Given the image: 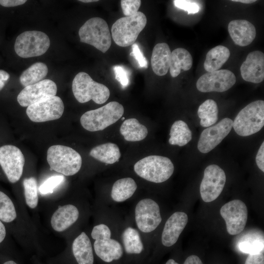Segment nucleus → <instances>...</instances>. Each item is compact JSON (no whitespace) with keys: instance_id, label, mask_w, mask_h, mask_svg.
Masks as SVG:
<instances>
[{"instance_id":"nucleus-1","label":"nucleus","mask_w":264,"mask_h":264,"mask_svg":"<svg viewBox=\"0 0 264 264\" xmlns=\"http://www.w3.org/2000/svg\"><path fill=\"white\" fill-rule=\"evenodd\" d=\"M124 112V107L121 104L112 101L97 109L85 112L80 118V123L87 131H102L117 122Z\"/></svg>"},{"instance_id":"nucleus-2","label":"nucleus","mask_w":264,"mask_h":264,"mask_svg":"<svg viewBox=\"0 0 264 264\" xmlns=\"http://www.w3.org/2000/svg\"><path fill=\"white\" fill-rule=\"evenodd\" d=\"M145 15L138 11L134 15L120 18L111 26V36L118 46L132 45L147 23Z\"/></svg>"},{"instance_id":"nucleus-3","label":"nucleus","mask_w":264,"mask_h":264,"mask_svg":"<svg viewBox=\"0 0 264 264\" xmlns=\"http://www.w3.org/2000/svg\"><path fill=\"white\" fill-rule=\"evenodd\" d=\"M134 170L138 176L144 179L152 182L161 183L171 176L174 166L169 158L152 155L136 162Z\"/></svg>"},{"instance_id":"nucleus-4","label":"nucleus","mask_w":264,"mask_h":264,"mask_svg":"<svg viewBox=\"0 0 264 264\" xmlns=\"http://www.w3.org/2000/svg\"><path fill=\"white\" fill-rule=\"evenodd\" d=\"M47 161L51 170L66 176L77 173L82 162V157L77 151L61 145H53L48 148Z\"/></svg>"},{"instance_id":"nucleus-5","label":"nucleus","mask_w":264,"mask_h":264,"mask_svg":"<svg viewBox=\"0 0 264 264\" xmlns=\"http://www.w3.org/2000/svg\"><path fill=\"white\" fill-rule=\"evenodd\" d=\"M72 90L76 99L81 103L90 100L102 104L109 99L110 91L105 85L94 81L86 72H79L74 78Z\"/></svg>"},{"instance_id":"nucleus-6","label":"nucleus","mask_w":264,"mask_h":264,"mask_svg":"<svg viewBox=\"0 0 264 264\" xmlns=\"http://www.w3.org/2000/svg\"><path fill=\"white\" fill-rule=\"evenodd\" d=\"M264 125V101L256 100L248 104L237 114L232 128L242 136L259 132Z\"/></svg>"},{"instance_id":"nucleus-7","label":"nucleus","mask_w":264,"mask_h":264,"mask_svg":"<svg viewBox=\"0 0 264 264\" xmlns=\"http://www.w3.org/2000/svg\"><path fill=\"white\" fill-rule=\"evenodd\" d=\"M80 42L95 47L103 53L111 44V36L107 22L99 17L87 21L79 30Z\"/></svg>"},{"instance_id":"nucleus-8","label":"nucleus","mask_w":264,"mask_h":264,"mask_svg":"<svg viewBox=\"0 0 264 264\" xmlns=\"http://www.w3.org/2000/svg\"><path fill=\"white\" fill-rule=\"evenodd\" d=\"M50 44V39L45 33L37 30L26 31L17 37L14 50L22 58L37 57L44 54Z\"/></svg>"},{"instance_id":"nucleus-9","label":"nucleus","mask_w":264,"mask_h":264,"mask_svg":"<svg viewBox=\"0 0 264 264\" xmlns=\"http://www.w3.org/2000/svg\"><path fill=\"white\" fill-rule=\"evenodd\" d=\"M64 111L62 100L57 96L44 98L28 106L26 112L35 122H44L60 118Z\"/></svg>"},{"instance_id":"nucleus-10","label":"nucleus","mask_w":264,"mask_h":264,"mask_svg":"<svg viewBox=\"0 0 264 264\" xmlns=\"http://www.w3.org/2000/svg\"><path fill=\"white\" fill-rule=\"evenodd\" d=\"M225 182V174L220 167L216 164L208 166L200 185L202 199L205 202L215 200L222 191Z\"/></svg>"},{"instance_id":"nucleus-11","label":"nucleus","mask_w":264,"mask_h":264,"mask_svg":"<svg viewBox=\"0 0 264 264\" xmlns=\"http://www.w3.org/2000/svg\"><path fill=\"white\" fill-rule=\"evenodd\" d=\"M25 158L21 150L12 145L0 147V165L8 180L15 183L21 177Z\"/></svg>"},{"instance_id":"nucleus-12","label":"nucleus","mask_w":264,"mask_h":264,"mask_svg":"<svg viewBox=\"0 0 264 264\" xmlns=\"http://www.w3.org/2000/svg\"><path fill=\"white\" fill-rule=\"evenodd\" d=\"M220 214L230 235H237L243 230L247 220V209L242 200L234 199L225 203L221 207Z\"/></svg>"},{"instance_id":"nucleus-13","label":"nucleus","mask_w":264,"mask_h":264,"mask_svg":"<svg viewBox=\"0 0 264 264\" xmlns=\"http://www.w3.org/2000/svg\"><path fill=\"white\" fill-rule=\"evenodd\" d=\"M135 218L138 229L144 233L154 230L162 220L158 204L150 198L143 199L137 203Z\"/></svg>"},{"instance_id":"nucleus-14","label":"nucleus","mask_w":264,"mask_h":264,"mask_svg":"<svg viewBox=\"0 0 264 264\" xmlns=\"http://www.w3.org/2000/svg\"><path fill=\"white\" fill-rule=\"evenodd\" d=\"M236 81V76L232 71L220 69L201 76L196 83V87L202 92H221L232 88Z\"/></svg>"},{"instance_id":"nucleus-15","label":"nucleus","mask_w":264,"mask_h":264,"mask_svg":"<svg viewBox=\"0 0 264 264\" xmlns=\"http://www.w3.org/2000/svg\"><path fill=\"white\" fill-rule=\"evenodd\" d=\"M233 122L232 119L225 118L215 125L204 129L198 141V151L205 154L214 149L230 132Z\"/></svg>"},{"instance_id":"nucleus-16","label":"nucleus","mask_w":264,"mask_h":264,"mask_svg":"<svg viewBox=\"0 0 264 264\" xmlns=\"http://www.w3.org/2000/svg\"><path fill=\"white\" fill-rule=\"evenodd\" d=\"M57 87L50 79H44L24 87L17 96V101L23 107H28L44 98L56 96Z\"/></svg>"},{"instance_id":"nucleus-17","label":"nucleus","mask_w":264,"mask_h":264,"mask_svg":"<svg viewBox=\"0 0 264 264\" xmlns=\"http://www.w3.org/2000/svg\"><path fill=\"white\" fill-rule=\"evenodd\" d=\"M241 74L245 81L260 83L264 79V54L258 50L250 52L240 67Z\"/></svg>"},{"instance_id":"nucleus-18","label":"nucleus","mask_w":264,"mask_h":264,"mask_svg":"<svg viewBox=\"0 0 264 264\" xmlns=\"http://www.w3.org/2000/svg\"><path fill=\"white\" fill-rule=\"evenodd\" d=\"M188 216L182 212H176L167 220L161 236L163 245L170 247L177 242L188 222Z\"/></svg>"},{"instance_id":"nucleus-19","label":"nucleus","mask_w":264,"mask_h":264,"mask_svg":"<svg viewBox=\"0 0 264 264\" xmlns=\"http://www.w3.org/2000/svg\"><path fill=\"white\" fill-rule=\"evenodd\" d=\"M228 31L234 43L241 46L250 44L254 40L256 34L254 25L244 20L231 21L228 25Z\"/></svg>"},{"instance_id":"nucleus-20","label":"nucleus","mask_w":264,"mask_h":264,"mask_svg":"<svg viewBox=\"0 0 264 264\" xmlns=\"http://www.w3.org/2000/svg\"><path fill=\"white\" fill-rule=\"evenodd\" d=\"M94 250L97 256L106 264H111L120 260L124 254L121 244L117 241L109 239L95 240Z\"/></svg>"},{"instance_id":"nucleus-21","label":"nucleus","mask_w":264,"mask_h":264,"mask_svg":"<svg viewBox=\"0 0 264 264\" xmlns=\"http://www.w3.org/2000/svg\"><path fill=\"white\" fill-rule=\"evenodd\" d=\"M79 215L77 208L73 205L60 206L52 216L51 226L57 232L64 231L76 221Z\"/></svg>"},{"instance_id":"nucleus-22","label":"nucleus","mask_w":264,"mask_h":264,"mask_svg":"<svg viewBox=\"0 0 264 264\" xmlns=\"http://www.w3.org/2000/svg\"><path fill=\"white\" fill-rule=\"evenodd\" d=\"M171 51L168 44L161 43L153 48L151 66L154 72L159 76L167 74L170 68Z\"/></svg>"},{"instance_id":"nucleus-23","label":"nucleus","mask_w":264,"mask_h":264,"mask_svg":"<svg viewBox=\"0 0 264 264\" xmlns=\"http://www.w3.org/2000/svg\"><path fill=\"white\" fill-rule=\"evenodd\" d=\"M72 250L78 264H93L94 255L90 241L84 232L74 240Z\"/></svg>"},{"instance_id":"nucleus-24","label":"nucleus","mask_w":264,"mask_h":264,"mask_svg":"<svg viewBox=\"0 0 264 264\" xmlns=\"http://www.w3.org/2000/svg\"><path fill=\"white\" fill-rule=\"evenodd\" d=\"M89 155L95 159L107 164H112L119 161L121 153L118 146L113 143H106L92 148Z\"/></svg>"},{"instance_id":"nucleus-25","label":"nucleus","mask_w":264,"mask_h":264,"mask_svg":"<svg viewBox=\"0 0 264 264\" xmlns=\"http://www.w3.org/2000/svg\"><path fill=\"white\" fill-rule=\"evenodd\" d=\"M193 64L192 57L185 48H177L171 52L170 72L172 77H177L181 70H189Z\"/></svg>"},{"instance_id":"nucleus-26","label":"nucleus","mask_w":264,"mask_h":264,"mask_svg":"<svg viewBox=\"0 0 264 264\" xmlns=\"http://www.w3.org/2000/svg\"><path fill=\"white\" fill-rule=\"evenodd\" d=\"M230 52L228 48L223 45H218L211 49L206 56L203 66L208 72L220 70L228 60Z\"/></svg>"},{"instance_id":"nucleus-27","label":"nucleus","mask_w":264,"mask_h":264,"mask_svg":"<svg viewBox=\"0 0 264 264\" xmlns=\"http://www.w3.org/2000/svg\"><path fill=\"white\" fill-rule=\"evenodd\" d=\"M120 132L127 141L135 142L142 140L148 134L146 126L135 118L125 120L120 128Z\"/></svg>"},{"instance_id":"nucleus-28","label":"nucleus","mask_w":264,"mask_h":264,"mask_svg":"<svg viewBox=\"0 0 264 264\" xmlns=\"http://www.w3.org/2000/svg\"><path fill=\"white\" fill-rule=\"evenodd\" d=\"M264 235L262 232L253 231L243 235L238 242L242 252L256 254L264 251Z\"/></svg>"},{"instance_id":"nucleus-29","label":"nucleus","mask_w":264,"mask_h":264,"mask_svg":"<svg viewBox=\"0 0 264 264\" xmlns=\"http://www.w3.org/2000/svg\"><path fill=\"white\" fill-rule=\"evenodd\" d=\"M136 189V183L132 178L119 179L116 181L112 186L111 198L116 202H123L130 198Z\"/></svg>"},{"instance_id":"nucleus-30","label":"nucleus","mask_w":264,"mask_h":264,"mask_svg":"<svg viewBox=\"0 0 264 264\" xmlns=\"http://www.w3.org/2000/svg\"><path fill=\"white\" fill-rule=\"evenodd\" d=\"M47 73L48 67L46 64L37 62L22 72L20 81L22 86L26 87L43 80Z\"/></svg>"},{"instance_id":"nucleus-31","label":"nucleus","mask_w":264,"mask_h":264,"mask_svg":"<svg viewBox=\"0 0 264 264\" xmlns=\"http://www.w3.org/2000/svg\"><path fill=\"white\" fill-rule=\"evenodd\" d=\"M122 242L125 252L129 255H139L143 249V244L139 232L135 229L128 227L123 231Z\"/></svg>"},{"instance_id":"nucleus-32","label":"nucleus","mask_w":264,"mask_h":264,"mask_svg":"<svg viewBox=\"0 0 264 264\" xmlns=\"http://www.w3.org/2000/svg\"><path fill=\"white\" fill-rule=\"evenodd\" d=\"M169 143L172 145L183 146L192 139V132L187 124L182 120L176 121L172 125Z\"/></svg>"},{"instance_id":"nucleus-33","label":"nucleus","mask_w":264,"mask_h":264,"mask_svg":"<svg viewBox=\"0 0 264 264\" xmlns=\"http://www.w3.org/2000/svg\"><path fill=\"white\" fill-rule=\"evenodd\" d=\"M219 109L216 102L212 99H207L198 107V115L200 119V125L203 127H209L218 120Z\"/></svg>"},{"instance_id":"nucleus-34","label":"nucleus","mask_w":264,"mask_h":264,"mask_svg":"<svg viewBox=\"0 0 264 264\" xmlns=\"http://www.w3.org/2000/svg\"><path fill=\"white\" fill-rule=\"evenodd\" d=\"M24 197L27 205L31 208L37 207L38 202L37 182L34 177L25 178L23 181Z\"/></svg>"},{"instance_id":"nucleus-35","label":"nucleus","mask_w":264,"mask_h":264,"mask_svg":"<svg viewBox=\"0 0 264 264\" xmlns=\"http://www.w3.org/2000/svg\"><path fill=\"white\" fill-rule=\"evenodd\" d=\"M16 217V209L11 199L0 191V220L5 222H10Z\"/></svg>"},{"instance_id":"nucleus-36","label":"nucleus","mask_w":264,"mask_h":264,"mask_svg":"<svg viewBox=\"0 0 264 264\" xmlns=\"http://www.w3.org/2000/svg\"><path fill=\"white\" fill-rule=\"evenodd\" d=\"M64 176L61 175L52 176L45 180L39 187L41 194H51L54 190L64 180Z\"/></svg>"},{"instance_id":"nucleus-37","label":"nucleus","mask_w":264,"mask_h":264,"mask_svg":"<svg viewBox=\"0 0 264 264\" xmlns=\"http://www.w3.org/2000/svg\"><path fill=\"white\" fill-rule=\"evenodd\" d=\"M121 6L125 17L131 16L138 12L141 1L140 0H121Z\"/></svg>"},{"instance_id":"nucleus-38","label":"nucleus","mask_w":264,"mask_h":264,"mask_svg":"<svg viewBox=\"0 0 264 264\" xmlns=\"http://www.w3.org/2000/svg\"><path fill=\"white\" fill-rule=\"evenodd\" d=\"M173 2L176 7L187 12L188 14L197 13L200 10L199 4L196 1L175 0Z\"/></svg>"},{"instance_id":"nucleus-39","label":"nucleus","mask_w":264,"mask_h":264,"mask_svg":"<svg viewBox=\"0 0 264 264\" xmlns=\"http://www.w3.org/2000/svg\"><path fill=\"white\" fill-rule=\"evenodd\" d=\"M91 236L95 240H107L110 238L111 232L107 225L100 224L93 228Z\"/></svg>"},{"instance_id":"nucleus-40","label":"nucleus","mask_w":264,"mask_h":264,"mask_svg":"<svg viewBox=\"0 0 264 264\" xmlns=\"http://www.w3.org/2000/svg\"><path fill=\"white\" fill-rule=\"evenodd\" d=\"M115 79L123 88L127 87L129 83V77L127 70L122 66L116 65L113 67Z\"/></svg>"},{"instance_id":"nucleus-41","label":"nucleus","mask_w":264,"mask_h":264,"mask_svg":"<svg viewBox=\"0 0 264 264\" xmlns=\"http://www.w3.org/2000/svg\"><path fill=\"white\" fill-rule=\"evenodd\" d=\"M132 48L131 55L135 58L141 67L147 68L148 66L147 60L141 52L138 44L136 43H134L132 45Z\"/></svg>"},{"instance_id":"nucleus-42","label":"nucleus","mask_w":264,"mask_h":264,"mask_svg":"<svg viewBox=\"0 0 264 264\" xmlns=\"http://www.w3.org/2000/svg\"><path fill=\"white\" fill-rule=\"evenodd\" d=\"M244 264H264V251L256 254H249Z\"/></svg>"},{"instance_id":"nucleus-43","label":"nucleus","mask_w":264,"mask_h":264,"mask_svg":"<svg viewBox=\"0 0 264 264\" xmlns=\"http://www.w3.org/2000/svg\"><path fill=\"white\" fill-rule=\"evenodd\" d=\"M256 162L258 168L264 172V142L261 144L256 156Z\"/></svg>"},{"instance_id":"nucleus-44","label":"nucleus","mask_w":264,"mask_h":264,"mask_svg":"<svg viewBox=\"0 0 264 264\" xmlns=\"http://www.w3.org/2000/svg\"><path fill=\"white\" fill-rule=\"evenodd\" d=\"M26 2V0H0V5L3 7H11L22 5Z\"/></svg>"},{"instance_id":"nucleus-45","label":"nucleus","mask_w":264,"mask_h":264,"mask_svg":"<svg viewBox=\"0 0 264 264\" xmlns=\"http://www.w3.org/2000/svg\"><path fill=\"white\" fill-rule=\"evenodd\" d=\"M9 78L10 75L7 72L0 69V91L4 88Z\"/></svg>"},{"instance_id":"nucleus-46","label":"nucleus","mask_w":264,"mask_h":264,"mask_svg":"<svg viewBox=\"0 0 264 264\" xmlns=\"http://www.w3.org/2000/svg\"><path fill=\"white\" fill-rule=\"evenodd\" d=\"M183 264H203L200 258L195 255L189 256L185 260Z\"/></svg>"},{"instance_id":"nucleus-47","label":"nucleus","mask_w":264,"mask_h":264,"mask_svg":"<svg viewBox=\"0 0 264 264\" xmlns=\"http://www.w3.org/2000/svg\"><path fill=\"white\" fill-rule=\"evenodd\" d=\"M6 236V229L4 224L0 220V243L4 239Z\"/></svg>"},{"instance_id":"nucleus-48","label":"nucleus","mask_w":264,"mask_h":264,"mask_svg":"<svg viewBox=\"0 0 264 264\" xmlns=\"http://www.w3.org/2000/svg\"><path fill=\"white\" fill-rule=\"evenodd\" d=\"M232 1H235V2H242L243 3H246V4L251 3H253L256 1V0H233Z\"/></svg>"},{"instance_id":"nucleus-49","label":"nucleus","mask_w":264,"mask_h":264,"mask_svg":"<svg viewBox=\"0 0 264 264\" xmlns=\"http://www.w3.org/2000/svg\"><path fill=\"white\" fill-rule=\"evenodd\" d=\"M165 264H179L177 263L176 261H175L174 259H170L168 260Z\"/></svg>"},{"instance_id":"nucleus-50","label":"nucleus","mask_w":264,"mask_h":264,"mask_svg":"<svg viewBox=\"0 0 264 264\" xmlns=\"http://www.w3.org/2000/svg\"><path fill=\"white\" fill-rule=\"evenodd\" d=\"M79 1L82 2H95L98 1V0H80Z\"/></svg>"},{"instance_id":"nucleus-51","label":"nucleus","mask_w":264,"mask_h":264,"mask_svg":"<svg viewBox=\"0 0 264 264\" xmlns=\"http://www.w3.org/2000/svg\"><path fill=\"white\" fill-rule=\"evenodd\" d=\"M3 264H17L13 261H9L5 262Z\"/></svg>"},{"instance_id":"nucleus-52","label":"nucleus","mask_w":264,"mask_h":264,"mask_svg":"<svg viewBox=\"0 0 264 264\" xmlns=\"http://www.w3.org/2000/svg\"><path fill=\"white\" fill-rule=\"evenodd\" d=\"M124 119H125V118H124V117H123V118H122V120H124Z\"/></svg>"}]
</instances>
